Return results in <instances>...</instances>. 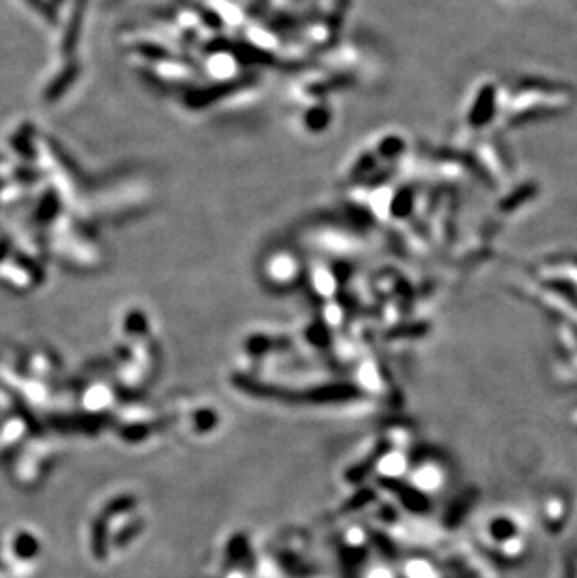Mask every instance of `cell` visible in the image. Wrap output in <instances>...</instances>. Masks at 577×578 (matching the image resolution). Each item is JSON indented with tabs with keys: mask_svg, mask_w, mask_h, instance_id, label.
Returning <instances> with one entry per match:
<instances>
[{
	"mask_svg": "<svg viewBox=\"0 0 577 578\" xmlns=\"http://www.w3.org/2000/svg\"><path fill=\"white\" fill-rule=\"evenodd\" d=\"M493 533L497 537H499V539H506V537L510 535V533H514V526H512V524H510L508 521H495V524H493Z\"/></svg>",
	"mask_w": 577,
	"mask_h": 578,
	"instance_id": "1",
	"label": "cell"
}]
</instances>
